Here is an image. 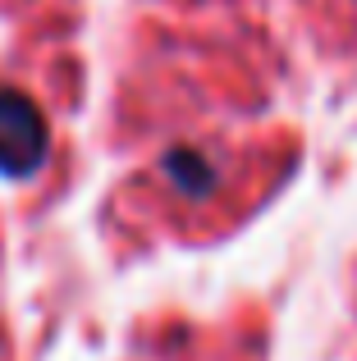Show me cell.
I'll use <instances>...</instances> for the list:
<instances>
[{
	"mask_svg": "<svg viewBox=\"0 0 357 361\" xmlns=\"http://www.w3.org/2000/svg\"><path fill=\"white\" fill-rule=\"evenodd\" d=\"M51 133L46 115L23 97V92L0 87V174L5 178H28L42 169Z\"/></svg>",
	"mask_w": 357,
	"mask_h": 361,
	"instance_id": "obj_1",
	"label": "cell"
},
{
	"mask_svg": "<svg viewBox=\"0 0 357 361\" xmlns=\"http://www.w3.org/2000/svg\"><path fill=\"white\" fill-rule=\"evenodd\" d=\"M165 178L188 197H206L215 188V169L206 165L197 151H170V156H165Z\"/></svg>",
	"mask_w": 357,
	"mask_h": 361,
	"instance_id": "obj_2",
	"label": "cell"
}]
</instances>
